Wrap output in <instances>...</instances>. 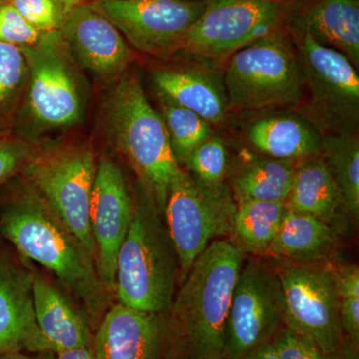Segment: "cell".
I'll return each instance as SVG.
<instances>
[{"mask_svg": "<svg viewBox=\"0 0 359 359\" xmlns=\"http://www.w3.org/2000/svg\"><path fill=\"white\" fill-rule=\"evenodd\" d=\"M162 217L139 183L133 219L116 261L115 294L131 308L168 316L179 261Z\"/></svg>", "mask_w": 359, "mask_h": 359, "instance_id": "obj_3", "label": "cell"}, {"mask_svg": "<svg viewBox=\"0 0 359 359\" xmlns=\"http://www.w3.org/2000/svg\"><path fill=\"white\" fill-rule=\"evenodd\" d=\"M283 294V327L313 341L327 353H339L344 342L340 297L334 269L325 264L273 261Z\"/></svg>", "mask_w": 359, "mask_h": 359, "instance_id": "obj_9", "label": "cell"}, {"mask_svg": "<svg viewBox=\"0 0 359 359\" xmlns=\"http://www.w3.org/2000/svg\"><path fill=\"white\" fill-rule=\"evenodd\" d=\"M0 359H55V354L50 351H41V353H6L0 356Z\"/></svg>", "mask_w": 359, "mask_h": 359, "instance_id": "obj_37", "label": "cell"}, {"mask_svg": "<svg viewBox=\"0 0 359 359\" xmlns=\"http://www.w3.org/2000/svg\"><path fill=\"white\" fill-rule=\"evenodd\" d=\"M280 359H346L344 351L327 353L311 339L283 327L271 339Z\"/></svg>", "mask_w": 359, "mask_h": 359, "instance_id": "obj_32", "label": "cell"}, {"mask_svg": "<svg viewBox=\"0 0 359 359\" xmlns=\"http://www.w3.org/2000/svg\"><path fill=\"white\" fill-rule=\"evenodd\" d=\"M224 85L229 112L299 108L306 84L289 25L233 54Z\"/></svg>", "mask_w": 359, "mask_h": 359, "instance_id": "obj_5", "label": "cell"}, {"mask_svg": "<svg viewBox=\"0 0 359 359\" xmlns=\"http://www.w3.org/2000/svg\"><path fill=\"white\" fill-rule=\"evenodd\" d=\"M97 162L88 145H67L34 155L25 168L33 189L96 259L90 205Z\"/></svg>", "mask_w": 359, "mask_h": 359, "instance_id": "obj_8", "label": "cell"}, {"mask_svg": "<svg viewBox=\"0 0 359 359\" xmlns=\"http://www.w3.org/2000/svg\"><path fill=\"white\" fill-rule=\"evenodd\" d=\"M134 197L122 170L107 156L97 162L90 205L96 269L104 287L115 292L116 261L133 219Z\"/></svg>", "mask_w": 359, "mask_h": 359, "instance_id": "obj_14", "label": "cell"}, {"mask_svg": "<svg viewBox=\"0 0 359 359\" xmlns=\"http://www.w3.org/2000/svg\"><path fill=\"white\" fill-rule=\"evenodd\" d=\"M34 155L22 142L0 140V185L25 170Z\"/></svg>", "mask_w": 359, "mask_h": 359, "instance_id": "obj_33", "label": "cell"}, {"mask_svg": "<svg viewBox=\"0 0 359 359\" xmlns=\"http://www.w3.org/2000/svg\"><path fill=\"white\" fill-rule=\"evenodd\" d=\"M163 114L169 134L172 151L179 165H183L189 155L214 135L211 124L193 111L161 96Z\"/></svg>", "mask_w": 359, "mask_h": 359, "instance_id": "obj_28", "label": "cell"}, {"mask_svg": "<svg viewBox=\"0 0 359 359\" xmlns=\"http://www.w3.org/2000/svg\"><path fill=\"white\" fill-rule=\"evenodd\" d=\"M235 212L205 197L186 170L180 168L170 186L164 216L179 261V283L215 238L231 235Z\"/></svg>", "mask_w": 359, "mask_h": 359, "instance_id": "obj_13", "label": "cell"}, {"mask_svg": "<svg viewBox=\"0 0 359 359\" xmlns=\"http://www.w3.org/2000/svg\"><path fill=\"white\" fill-rule=\"evenodd\" d=\"M299 56L309 102L299 115L321 136H355L359 129V76L355 66L340 52L328 48L299 28L289 25Z\"/></svg>", "mask_w": 359, "mask_h": 359, "instance_id": "obj_6", "label": "cell"}, {"mask_svg": "<svg viewBox=\"0 0 359 359\" xmlns=\"http://www.w3.org/2000/svg\"><path fill=\"white\" fill-rule=\"evenodd\" d=\"M334 269V282L340 299L359 297V268L358 264Z\"/></svg>", "mask_w": 359, "mask_h": 359, "instance_id": "obj_35", "label": "cell"}, {"mask_svg": "<svg viewBox=\"0 0 359 359\" xmlns=\"http://www.w3.org/2000/svg\"><path fill=\"white\" fill-rule=\"evenodd\" d=\"M299 0H205L181 52L203 61L231 57L255 40L283 29Z\"/></svg>", "mask_w": 359, "mask_h": 359, "instance_id": "obj_7", "label": "cell"}, {"mask_svg": "<svg viewBox=\"0 0 359 359\" xmlns=\"http://www.w3.org/2000/svg\"><path fill=\"white\" fill-rule=\"evenodd\" d=\"M43 34L30 25L8 0L0 1V41L21 48L36 44Z\"/></svg>", "mask_w": 359, "mask_h": 359, "instance_id": "obj_31", "label": "cell"}, {"mask_svg": "<svg viewBox=\"0 0 359 359\" xmlns=\"http://www.w3.org/2000/svg\"><path fill=\"white\" fill-rule=\"evenodd\" d=\"M244 252L212 241L194 262L168 313L170 353L186 359H224L231 299Z\"/></svg>", "mask_w": 359, "mask_h": 359, "instance_id": "obj_2", "label": "cell"}, {"mask_svg": "<svg viewBox=\"0 0 359 359\" xmlns=\"http://www.w3.org/2000/svg\"><path fill=\"white\" fill-rule=\"evenodd\" d=\"M153 80L160 96L193 111L210 124L226 119L228 98L224 82L211 71L199 68L155 71Z\"/></svg>", "mask_w": 359, "mask_h": 359, "instance_id": "obj_20", "label": "cell"}, {"mask_svg": "<svg viewBox=\"0 0 359 359\" xmlns=\"http://www.w3.org/2000/svg\"><path fill=\"white\" fill-rule=\"evenodd\" d=\"M165 359H186V358H184L183 356L178 355V354L170 353L169 354H168V355L166 356V358H165Z\"/></svg>", "mask_w": 359, "mask_h": 359, "instance_id": "obj_41", "label": "cell"}, {"mask_svg": "<svg viewBox=\"0 0 359 359\" xmlns=\"http://www.w3.org/2000/svg\"><path fill=\"white\" fill-rule=\"evenodd\" d=\"M320 155L334 177L346 212L359 216V138L327 135L321 139Z\"/></svg>", "mask_w": 359, "mask_h": 359, "instance_id": "obj_27", "label": "cell"}, {"mask_svg": "<svg viewBox=\"0 0 359 359\" xmlns=\"http://www.w3.org/2000/svg\"><path fill=\"white\" fill-rule=\"evenodd\" d=\"M0 1H1V0H0Z\"/></svg>", "mask_w": 359, "mask_h": 359, "instance_id": "obj_42", "label": "cell"}, {"mask_svg": "<svg viewBox=\"0 0 359 359\" xmlns=\"http://www.w3.org/2000/svg\"><path fill=\"white\" fill-rule=\"evenodd\" d=\"M295 161L250 155L237 167L231 165V188L236 203L245 201L285 203L289 196Z\"/></svg>", "mask_w": 359, "mask_h": 359, "instance_id": "obj_24", "label": "cell"}, {"mask_svg": "<svg viewBox=\"0 0 359 359\" xmlns=\"http://www.w3.org/2000/svg\"><path fill=\"white\" fill-rule=\"evenodd\" d=\"M342 351H344L346 359H359L358 349H356L353 344H349L346 340H344Z\"/></svg>", "mask_w": 359, "mask_h": 359, "instance_id": "obj_39", "label": "cell"}, {"mask_svg": "<svg viewBox=\"0 0 359 359\" xmlns=\"http://www.w3.org/2000/svg\"><path fill=\"white\" fill-rule=\"evenodd\" d=\"M26 71L27 66L20 47L0 41V116L18 95Z\"/></svg>", "mask_w": 359, "mask_h": 359, "instance_id": "obj_29", "label": "cell"}, {"mask_svg": "<svg viewBox=\"0 0 359 359\" xmlns=\"http://www.w3.org/2000/svg\"><path fill=\"white\" fill-rule=\"evenodd\" d=\"M91 348L95 359H165L170 353L168 316L113 304L98 323Z\"/></svg>", "mask_w": 359, "mask_h": 359, "instance_id": "obj_15", "label": "cell"}, {"mask_svg": "<svg viewBox=\"0 0 359 359\" xmlns=\"http://www.w3.org/2000/svg\"><path fill=\"white\" fill-rule=\"evenodd\" d=\"M55 359H95V356L91 347H82L55 354Z\"/></svg>", "mask_w": 359, "mask_h": 359, "instance_id": "obj_36", "label": "cell"}, {"mask_svg": "<svg viewBox=\"0 0 359 359\" xmlns=\"http://www.w3.org/2000/svg\"><path fill=\"white\" fill-rule=\"evenodd\" d=\"M245 134L255 150L275 159L297 162L320 154L323 136L299 114L257 118L250 123Z\"/></svg>", "mask_w": 359, "mask_h": 359, "instance_id": "obj_21", "label": "cell"}, {"mask_svg": "<svg viewBox=\"0 0 359 359\" xmlns=\"http://www.w3.org/2000/svg\"><path fill=\"white\" fill-rule=\"evenodd\" d=\"M20 49L29 72L28 100L35 119L48 127L76 123L82 114L81 94L60 32H45L36 44Z\"/></svg>", "mask_w": 359, "mask_h": 359, "instance_id": "obj_12", "label": "cell"}, {"mask_svg": "<svg viewBox=\"0 0 359 359\" xmlns=\"http://www.w3.org/2000/svg\"><path fill=\"white\" fill-rule=\"evenodd\" d=\"M285 203L245 201L237 203L231 235L238 249L266 254L287 212Z\"/></svg>", "mask_w": 359, "mask_h": 359, "instance_id": "obj_26", "label": "cell"}, {"mask_svg": "<svg viewBox=\"0 0 359 359\" xmlns=\"http://www.w3.org/2000/svg\"><path fill=\"white\" fill-rule=\"evenodd\" d=\"M59 32L80 65L97 77H122L131 65L132 50L121 33L87 4L68 11Z\"/></svg>", "mask_w": 359, "mask_h": 359, "instance_id": "obj_16", "label": "cell"}, {"mask_svg": "<svg viewBox=\"0 0 359 359\" xmlns=\"http://www.w3.org/2000/svg\"><path fill=\"white\" fill-rule=\"evenodd\" d=\"M0 233L21 256L53 273L100 323L109 309V292L95 259L79 238L32 186L13 196L0 212Z\"/></svg>", "mask_w": 359, "mask_h": 359, "instance_id": "obj_1", "label": "cell"}, {"mask_svg": "<svg viewBox=\"0 0 359 359\" xmlns=\"http://www.w3.org/2000/svg\"><path fill=\"white\" fill-rule=\"evenodd\" d=\"M183 165L205 197L236 212L237 203L231 188V161L226 144L219 137H210L189 155Z\"/></svg>", "mask_w": 359, "mask_h": 359, "instance_id": "obj_25", "label": "cell"}, {"mask_svg": "<svg viewBox=\"0 0 359 359\" xmlns=\"http://www.w3.org/2000/svg\"><path fill=\"white\" fill-rule=\"evenodd\" d=\"M248 359H280V358L273 342L269 341L264 346L259 347Z\"/></svg>", "mask_w": 359, "mask_h": 359, "instance_id": "obj_38", "label": "cell"}, {"mask_svg": "<svg viewBox=\"0 0 359 359\" xmlns=\"http://www.w3.org/2000/svg\"><path fill=\"white\" fill-rule=\"evenodd\" d=\"M283 294L275 268L244 264L231 299L224 359H248L283 327Z\"/></svg>", "mask_w": 359, "mask_h": 359, "instance_id": "obj_11", "label": "cell"}, {"mask_svg": "<svg viewBox=\"0 0 359 359\" xmlns=\"http://www.w3.org/2000/svg\"><path fill=\"white\" fill-rule=\"evenodd\" d=\"M37 325L47 351L54 354L91 347L94 334L88 318L41 273L33 275Z\"/></svg>", "mask_w": 359, "mask_h": 359, "instance_id": "obj_19", "label": "cell"}, {"mask_svg": "<svg viewBox=\"0 0 359 359\" xmlns=\"http://www.w3.org/2000/svg\"><path fill=\"white\" fill-rule=\"evenodd\" d=\"M87 4L109 20L136 50L167 59L183 49L205 0H91Z\"/></svg>", "mask_w": 359, "mask_h": 359, "instance_id": "obj_10", "label": "cell"}, {"mask_svg": "<svg viewBox=\"0 0 359 359\" xmlns=\"http://www.w3.org/2000/svg\"><path fill=\"white\" fill-rule=\"evenodd\" d=\"M28 22L41 32L60 30L67 8L60 0H8Z\"/></svg>", "mask_w": 359, "mask_h": 359, "instance_id": "obj_30", "label": "cell"}, {"mask_svg": "<svg viewBox=\"0 0 359 359\" xmlns=\"http://www.w3.org/2000/svg\"><path fill=\"white\" fill-rule=\"evenodd\" d=\"M32 283L27 269L0 259V356L48 351L37 325Z\"/></svg>", "mask_w": 359, "mask_h": 359, "instance_id": "obj_17", "label": "cell"}, {"mask_svg": "<svg viewBox=\"0 0 359 359\" xmlns=\"http://www.w3.org/2000/svg\"><path fill=\"white\" fill-rule=\"evenodd\" d=\"M61 4H63L67 8V11H70L71 8L77 6H81V4H88L91 0H60Z\"/></svg>", "mask_w": 359, "mask_h": 359, "instance_id": "obj_40", "label": "cell"}, {"mask_svg": "<svg viewBox=\"0 0 359 359\" xmlns=\"http://www.w3.org/2000/svg\"><path fill=\"white\" fill-rule=\"evenodd\" d=\"M105 124L115 147L164 216L172 180L181 166L164 120L149 102L138 77L124 74L116 85L106 103Z\"/></svg>", "mask_w": 359, "mask_h": 359, "instance_id": "obj_4", "label": "cell"}, {"mask_svg": "<svg viewBox=\"0 0 359 359\" xmlns=\"http://www.w3.org/2000/svg\"><path fill=\"white\" fill-rule=\"evenodd\" d=\"M285 205L330 224L346 211L339 187L320 154L297 161Z\"/></svg>", "mask_w": 359, "mask_h": 359, "instance_id": "obj_23", "label": "cell"}, {"mask_svg": "<svg viewBox=\"0 0 359 359\" xmlns=\"http://www.w3.org/2000/svg\"><path fill=\"white\" fill-rule=\"evenodd\" d=\"M289 25L359 66V0H299Z\"/></svg>", "mask_w": 359, "mask_h": 359, "instance_id": "obj_18", "label": "cell"}, {"mask_svg": "<svg viewBox=\"0 0 359 359\" xmlns=\"http://www.w3.org/2000/svg\"><path fill=\"white\" fill-rule=\"evenodd\" d=\"M340 325L344 339L359 348V297L340 299Z\"/></svg>", "mask_w": 359, "mask_h": 359, "instance_id": "obj_34", "label": "cell"}, {"mask_svg": "<svg viewBox=\"0 0 359 359\" xmlns=\"http://www.w3.org/2000/svg\"><path fill=\"white\" fill-rule=\"evenodd\" d=\"M337 240L332 224L289 209L266 254L292 264H318L332 257Z\"/></svg>", "mask_w": 359, "mask_h": 359, "instance_id": "obj_22", "label": "cell"}]
</instances>
